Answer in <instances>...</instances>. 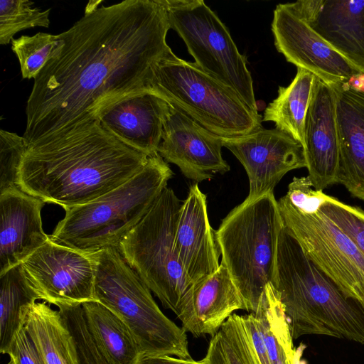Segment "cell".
I'll list each match as a JSON object with an SVG mask.
<instances>
[{
  "label": "cell",
  "mask_w": 364,
  "mask_h": 364,
  "mask_svg": "<svg viewBox=\"0 0 364 364\" xmlns=\"http://www.w3.org/2000/svg\"><path fill=\"white\" fill-rule=\"evenodd\" d=\"M170 24L159 0L87 6L58 34L61 51L34 79L26 107L27 146L95 120L110 105L151 91L155 65L173 51Z\"/></svg>",
  "instance_id": "6da1fadb"
},
{
  "label": "cell",
  "mask_w": 364,
  "mask_h": 364,
  "mask_svg": "<svg viewBox=\"0 0 364 364\" xmlns=\"http://www.w3.org/2000/svg\"><path fill=\"white\" fill-rule=\"evenodd\" d=\"M148 158L95 120L27 146L18 185L26 193L65 209L90 203L124 183Z\"/></svg>",
  "instance_id": "7a4b0ae2"
},
{
  "label": "cell",
  "mask_w": 364,
  "mask_h": 364,
  "mask_svg": "<svg viewBox=\"0 0 364 364\" xmlns=\"http://www.w3.org/2000/svg\"><path fill=\"white\" fill-rule=\"evenodd\" d=\"M293 339L323 335L364 345V309L346 297L283 226L271 282Z\"/></svg>",
  "instance_id": "3957f363"
},
{
  "label": "cell",
  "mask_w": 364,
  "mask_h": 364,
  "mask_svg": "<svg viewBox=\"0 0 364 364\" xmlns=\"http://www.w3.org/2000/svg\"><path fill=\"white\" fill-rule=\"evenodd\" d=\"M173 171L159 154L129 181L90 203L65 208L49 235L53 242L85 254L118 247L151 209Z\"/></svg>",
  "instance_id": "277c9868"
},
{
  "label": "cell",
  "mask_w": 364,
  "mask_h": 364,
  "mask_svg": "<svg viewBox=\"0 0 364 364\" xmlns=\"http://www.w3.org/2000/svg\"><path fill=\"white\" fill-rule=\"evenodd\" d=\"M88 255L94 268L95 301L126 324L142 355L191 358L186 332L161 311L149 288L118 248Z\"/></svg>",
  "instance_id": "5b68a950"
},
{
  "label": "cell",
  "mask_w": 364,
  "mask_h": 364,
  "mask_svg": "<svg viewBox=\"0 0 364 364\" xmlns=\"http://www.w3.org/2000/svg\"><path fill=\"white\" fill-rule=\"evenodd\" d=\"M283 226L272 192L252 201L244 200L215 231L221 263L242 295L246 311H257L265 287L272 280Z\"/></svg>",
  "instance_id": "8992f818"
},
{
  "label": "cell",
  "mask_w": 364,
  "mask_h": 364,
  "mask_svg": "<svg viewBox=\"0 0 364 364\" xmlns=\"http://www.w3.org/2000/svg\"><path fill=\"white\" fill-rule=\"evenodd\" d=\"M151 91L220 137H238L261 129L262 118L229 87L174 53L154 67Z\"/></svg>",
  "instance_id": "52a82bcc"
},
{
  "label": "cell",
  "mask_w": 364,
  "mask_h": 364,
  "mask_svg": "<svg viewBox=\"0 0 364 364\" xmlns=\"http://www.w3.org/2000/svg\"><path fill=\"white\" fill-rule=\"evenodd\" d=\"M182 203L174 191L166 187L146 215L117 247L162 305L175 314L193 284L174 247Z\"/></svg>",
  "instance_id": "ba28073f"
},
{
  "label": "cell",
  "mask_w": 364,
  "mask_h": 364,
  "mask_svg": "<svg viewBox=\"0 0 364 364\" xmlns=\"http://www.w3.org/2000/svg\"><path fill=\"white\" fill-rule=\"evenodd\" d=\"M159 1L166 10L170 28L183 39L195 63L258 113L246 58L219 17L202 0Z\"/></svg>",
  "instance_id": "9c48e42d"
},
{
  "label": "cell",
  "mask_w": 364,
  "mask_h": 364,
  "mask_svg": "<svg viewBox=\"0 0 364 364\" xmlns=\"http://www.w3.org/2000/svg\"><path fill=\"white\" fill-rule=\"evenodd\" d=\"M287 230L307 257L348 299L364 303V255L323 214L298 210L282 197L277 201Z\"/></svg>",
  "instance_id": "30bf717a"
},
{
  "label": "cell",
  "mask_w": 364,
  "mask_h": 364,
  "mask_svg": "<svg viewBox=\"0 0 364 364\" xmlns=\"http://www.w3.org/2000/svg\"><path fill=\"white\" fill-rule=\"evenodd\" d=\"M41 300L56 306L95 301L88 254L49 240L21 264Z\"/></svg>",
  "instance_id": "8fae6325"
},
{
  "label": "cell",
  "mask_w": 364,
  "mask_h": 364,
  "mask_svg": "<svg viewBox=\"0 0 364 364\" xmlns=\"http://www.w3.org/2000/svg\"><path fill=\"white\" fill-rule=\"evenodd\" d=\"M223 146L242 164L248 176L252 201L272 193L289 171L306 167L304 147L277 129H261L249 134L221 137Z\"/></svg>",
  "instance_id": "7c38bea8"
},
{
  "label": "cell",
  "mask_w": 364,
  "mask_h": 364,
  "mask_svg": "<svg viewBox=\"0 0 364 364\" xmlns=\"http://www.w3.org/2000/svg\"><path fill=\"white\" fill-rule=\"evenodd\" d=\"M222 147L220 136L168 102L158 149L166 162L176 164L186 178L198 183L230 170L222 156Z\"/></svg>",
  "instance_id": "4fadbf2b"
},
{
  "label": "cell",
  "mask_w": 364,
  "mask_h": 364,
  "mask_svg": "<svg viewBox=\"0 0 364 364\" xmlns=\"http://www.w3.org/2000/svg\"><path fill=\"white\" fill-rule=\"evenodd\" d=\"M272 31L277 50L288 62L311 72L328 86L347 83L361 73L284 4L274 11Z\"/></svg>",
  "instance_id": "5bb4252c"
},
{
  "label": "cell",
  "mask_w": 364,
  "mask_h": 364,
  "mask_svg": "<svg viewBox=\"0 0 364 364\" xmlns=\"http://www.w3.org/2000/svg\"><path fill=\"white\" fill-rule=\"evenodd\" d=\"M284 5L364 73V0H300Z\"/></svg>",
  "instance_id": "9a60e30c"
},
{
  "label": "cell",
  "mask_w": 364,
  "mask_h": 364,
  "mask_svg": "<svg viewBox=\"0 0 364 364\" xmlns=\"http://www.w3.org/2000/svg\"><path fill=\"white\" fill-rule=\"evenodd\" d=\"M307 177L316 191L338 183L340 147L336 99L331 87L316 76L304 126Z\"/></svg>",
  "instance_id": "2e32d148"
},
{
  "label": "cell",
  "mask_w": 364,
  "mask_h": 364,
  "mask_svg": "<svg viewBox=\"0 0 364 364\" xmlns=\"http://www.w3.org/2000/svg\"><path fill=\"white\" fill-rule=\"evenodd\" d=\"M245 303L226 267L220 263L213 274L193 283L181 299L176 315L185 332L195 337L213 336Z\"/></svg>",
  "instance_id": "e0dca14e"
},
{
  "label": "cell",
  "mask_w": 364,
  "mask_h": 364,
  "mask_svg": "<svg viewBox=\"0 0 364 364\" xmlns=\"http://www.w3.org/2000/svg\"><path fill=\"white\" fill-rule=\"evenodd\" d=\"M46 203L20 188L0 193V276L23 263L49 240L41 220Z\"/></svg>",
  "instance_id": "ac0fdd59"
},
{
  "label": "cell",
  "mask_w": 364,
  "mask_h": 364,
  "mask_svg": "<svg viewBox=\"0 0 364 364\" xmlns=\"http://www.w3.org/2000/svg\"><path fill=\"white\" fill-rule=\"evenodd\" d=\"M174 247L186 274L192 283L214 273L219 267L220 252L215 232L210 226L206 196L193 184L181 205Z\"/></svg>",
  "instance_id": "d6986e66"
},
{
  "label": "cell",
  "mask_w": 364,
  "mask_h": 364,
  "mask_svg": "<svg viewBox=\"0 0 364 364\" xmlns=\"http://www.w3.org/2000/svg\"><path fill=\"white\" fill-rule=\"evenodd\" d=\"M167 104L155 92H144L110 105L98 120L119 139L151 156L158 154Z\"/></svg>",
  "instance_id": "ffe728a7"
},
{
  "label": "cell",
  "mask_w": 364,
  "mask_h": 364,
  "mask_svg": "<svg viewBox=\"0 0 364 364\" xmlns=\"http://www.w3.org/2000/svg\"><path fill=\"white\" fill-rule=\"evenodd\" d=\"M336 99L340 147L339 182L364 201V92L347 83L329 86Z\"/></svg>",
  "instance_id": "44dd1931"
},
{
  "label": "cell",
  "mask_w": 364,
  "mask_h": 364,
  "mask_svg": "<svg viewBox=\"0 0 364 364\" xmlns=\"http://www.w3.org/2000/svg\"><path fill=\"white\" fill-rule=\"evenodd\" d=\"M33 302L21 309V323L36 343L45 364H79L73 338L58 310Z\"/></svg>",
  "instance_id": "7402d4cb"
},
{
  "label": "cell",
  "mask_w": 364,
  "mask_h": 364,
  "mask_svg": "<svg viewBox=\"0 0 364 364\" xmlns=\"http://www.w3.org/2000/svg\"><path fill=\"white\" fill-rule=\"evenodd\" d=\"M82 308L88 331L107 364H137L143 355L126 324L97 301Z\"/></svg>",
  "instance_id": "603a6c76"
},
{
  "label": "cell",
  "mask_w": 364,
  "mask_h": 364,
  "mask_svg": "<svg viewBox=\"0 0 364 364\" xmlns=\"http://www.w3.org/2000/svg\"><path fill=\"white\" fill-rule=\"evenodd\" d=\"M316 75L297 68L296 76L287 87H279L278 96L264 111L262 121L272 122L276 129L304 144V126Z\"/></svg>",
  "instance_id": "cb8c5ba5"
},
{
  "label": "cell",
  "mask_w": 364,
  "mask_h": 364,
  "mask_svg": "<svg viewBox=\"0 0 364 364\" xmlns=\"http://www.w3.org/2000/svg\"><path fill=\"white\" fill-rule=\"evenodd\" d=\"M264 343L271 364H295L293 338L283 305L271 283L262 294L257 311Z\"/></svg>",
  "instance_id": "d4e9b609"
},
{
  "label": "cell",
  "mask_w": 364,
  "mask_h": 364,
  "mask_svg": "<svg viewBox=\"0 0 364 364\" xmlns=\"http://www.w3.org/2000/svg\"><path fill=\"white\" fill-rule=\"evenodd\" d=\"M41 297L23 272L21 264L0 276V352L6 353L21 325L23 306Z\"/></svg>",
  "instance_id": "484cf974"
},
{
  "label": "cell",
  "mask_w": 364,
  "mask_h": 364,
  "mask_svg": "<svg viewBox=\"0 0 364 364\" xmlns=\"http://www.w3.org/2000/svg\"><path fill=\"white\" fill-rule=\"evenodd\" d=\"M202 364H257L241 316L232 314L211 337Z\"/></svg>",
  "instance_id": "4316f807"
},
{
  "label": "cell",
  "mask_w": 364,
  "mask_h": 364,
  "mask_svg": "<svg viewBox=\"0 0 364 364\" xmlns=\"http://www.w3.org/2000/svg\"><path fill=\"white\" fill-rule=\"evenodd\" d=\"M63 41L58 35L39 32L21 36L11 41V49L18 59L23 79H35L44 65L59 55Z\"/></svg>",
  "instance_id": "83f0119b"
},
{
  "label": "cell",
  "mask_w": 364,
  "mask_h": 364,
  "mask_svg": "<svg viewBox=\"0 0 364 364\" xmlns=\"http://www.w3.org/2000/svg\"><path fill=\"white\" fill-rule=\"evenodd\" d=\"M29 0L0 1V44L7 45L14 36L23 30L36 26L48 28L50 9L42 11L33 7Z\"/></svg>",
  "instance_id": "f1b7e54d"
},
{
  "label": "cell",
  "mask_w": 364,
  "mask_h": 364,
  "mask_svg": "<svg viewBox=\"0 0 364 364\" xmlns=\"http://www.w3.org/2000/svg\"><path fill=\"white\" fill-rule=\"evenodd\" d=\"M58 308L73 338L79 364H107L88 331L82 304H63Z\"/></svg>",
  "instance_id": "f546056e"
},
{
  "label": "cell",
  "mask_w": 364,
  "mask_h": 364,
  "mask_svg": "<svg viewBox=\"0 0 364 364\" xmlns=\"http://www.w3.org/2000/svg\"><path fill=\"white\" fill-rule=\"evenodd\" d=\"M329 218L355 243L364 255V210L326 196L318 211Z\"/></svg>",
  "instance_id": "4dcf8cb0"
},
{
  "label": "cell",
  "mask_w": 364,
  "mask_h": 364,
  "mask_svg": "<svg viewBox=\"0 0 364 364\" xmlns=\"http://www.w3.org/2000/svg\"><path fill=\"white\" fill-rule=\"evenodd\" d=\"M27 148L23 136L0 130V193L19 188V168Z\"/></svg>",
  "instance_id": "1f68e13d"
},
{
  "label": "cell",
  "mask_w": 364,
  "mask_h": 364,
  "mask_svg": "<svg viewBox=\"0 0 364 364\" xmlns=\"http://www.w3.org/2000/svg\"><path fill=\"white\" fill-rule=\"evenodd\" d=\"M326 196L323 191L313 188L307 176H302L293 178L282 198L298 210L313 213L318 211Z\"/></svg>",
  "instance_id": "d6a6232c"
},
{
  "label": "cell",
  "mask_w": 364,
  "mask_h": 364,
  "mask_svg": "<svg viewBox=\"0 0 364 364\" xmlns=\"http://www.w3.org/2000/svg\"><path fill=\"white\" fill-rule=\"evenodd\" d=\"M6 353L14 364H45L36 343L22 323Z\"/></svg>",
  "instance_id": "836d02e7"
},
{
  "label": "cell",
  "mask_w": 364,
  "mask_h": 364,
  "mask_svg": "<svg viewBox=\"0 0 364 364\" xmlns=\"http://www.w3.org/2000/svg\"><path fill=\"white\" fill-rule=\"evenodd\" d=\"M257 364H271L266 350L259 323L254 313L241 316Z\"/></svg>",
  "instance_id": "e575fe53"
},
{
  "label": "cell",
  "mask_w": 364,
  "mask_h": 364,
  "mask_svg": "<svg viewBox=\"0 0 364 364\" xmlns=\"http://www.w3.org/2000/svg\"><path fill=\"white\" fill-rule=\"evenodd\" d=\"M137 364H202L192 358H174L171 355H142Z\"/></svg>",
  "instance_id": "d590c367"
},
{
  "label": "cell",
  "mask_w": 364,
  "mask_h": 364,
  "mask_svg": "<svg viewBox=\"0 0 364 364\" xmlns=\"http://www.w3.org/2000/svg\"><path fill=\"white\" fill-rule=\"evenodd\" d=\"M348 86L355 90L364 92V73L353 76L348 82Z\"/></svg>",
  "instance_id": "8d00e7d4"
},
{
  "label": "cell",
  "mask_w": 364,
  "mask_h": 364,
  "mask_svg": "<svg viewBox=\"0 0 364 364\" xmlns=\"http://www.w3.org/2000/svg\"><path fill=\"white\" fill-rule=\"evenodd\" d=\"M7 364H14V363L11 359H10L9 362Z\"/></svg>",
  "instance_id": "74e56055"
},
{
  "label": "cell",
  "mask_w": 364,
  "mask_h": 364,
  "mask_svg": "<svg viewBox=\"0 0 364 364\" xmlns=\"http://www.w3.org/2000/svg\"><path fill=\"white\" fill-rule=\"evenodd\" d=\"M360 304V306L363 307V309H364V303H363V304Z\"/></svg>",
  "instance_id": "f35d334b"
}]
</instances>
